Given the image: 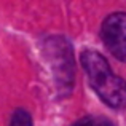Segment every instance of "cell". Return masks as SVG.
Masks as SVG:
<instances>
[{
	"label": "cell",
	"instance_id": "cell-3",
	"mask_svg": "<svg viewBox=\"0 0 126 126\" xmlns=\"http://www.w3.org/2000/svg\"><path fill=\"white\" fill-rule=\"evenodd\" d=\"M125 29H126V15L121 11L112 13L110 16H107L101 27V37L104 45L120 62H123L126 59Z\"/></svg>",
	"mask_w": 126,
	"mask_h": 126
},
{
	"label": "cell",
	"instance_id": "cell-1",
	"mask_svg": "<svg viewBox=\"0 0 126 126\" xmlns=\"http://www.w3.org/2000/svg\"><path fill=\"white\" fill-rule=\"evenodd\" d=\"M89 86L112 109H120L125 102V81L112 72L107 59L96 49H83L80 56Z\"/></svg>",
	"mask_w": 126,
	"mask_h": 126
},
{
	"label": "cell",
	"instance_id": "cell-2",
	"mask_svg": "<svg viewBox=\"0 0 126 126\" xmlns=\"http://www.w3.org/2000/svg\"><path fill=\"white\" fill-rule=\"evenodd\" d=\"M42 53L48 62L59 96H69L75 81V59L70 42L61 35L46 37L42 42Z\"/></svg>",
	"mask_w": 126,
	"mask_h": 126
},
{
	"label": "cell",
	"instance_id": "cell-5",
	"mask_svg": "<svg viewBox=\"0 0 126 126\" xmlns=\"http://www.w3.org/2000/svg\"><path fill=\"white\" fill-rule=\"evenodd\" d=\"M72 126H115L113 121H110L109 118H104V117H85L81 120H78L77 123H74Z\"/></svg>",
	"mask_w": 126,
	"mask_h": 126
},
{
	"label": "cell",
	"instance_id": "cell-4",
	"mask_svg": "<svg viewBox=\"0 0 126 126\" xmlns=\"http://www.w3.org/2000/svg\"><path fill=\"white\" fill-rule=\"evenodd\" d=\"M8 126H32V117L24 109H16L10 117Z\"/></svg>",
	"mask_w": 126,
	"mask_h": 126
}]
</instances>
